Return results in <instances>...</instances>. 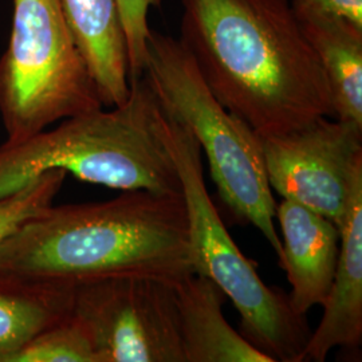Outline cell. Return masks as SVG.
I'll list each match as a JSON object with an SVG mask.
<instances>
[{
	"label": "cell",
	"instance_id": "obj_2",
	"mask_svg": "<svg viewBox=\"0 0 362 362\" xmlns=\"http://www.w3.org/2000/svg\"><path fill=\"white\" fill-rule=\"evenodd\" d=\"M0 267L78 286L116 276L177 284L194 274L182 194L128 191L43 209L0 246Z\"/></svg>",
	"mask_w": 362,
	"mask_h": 362
},
{
	"label": "cell",
	"instance_id": "obj_16",
	"mask_svg": "<svg viewBox=\"0 0 362 362\" xmlns=\"http://www.w3.org/2000/svg\"><path fill=\"white\" fill-rule=\"evenodd\" d=\"M66 176L62 169H50L13 194L0 197V246L43 209L52 206Z\"/></svg>",
	"mask_w": 362,
	"mask_h": 362
},
{
	"label": "cell",
	"instance_id": "obj_1",
	"mask_svg": "<svg viewBox=\"0 0 362 362\" xmlns=\"http://www.w3.org/2000/svg\"><path fill=\"white\" fill-rule=\"evenodd\" d=\"M180 42L215 98L260 137L334 117L324 69L287 0H181Z\"/></svg>",
	"mask_w": 362,
	"mask_h": 362
},
{
	"label": "cell",
	"instance_id": "obj_4",
	"mask_svg": "<svg viewBox=\"0 0 362 362\" xmlns=\"http://www.w3.org/2000/svg\"><path fill=\"white\" fill-rule=\"evenodd\" d=\"M144 78L165 115L192 133L233 216L252 224L281 254L276 203L266 176L262 137L215 98L180 39L151 30Z\"/></svg>",
	"mask_w": 362,
	"mask_h": 362
},
{
	"label": "cell",
	"instance_id": "obj_3",
	"mask_svg": "<svg viewBox=\"0 0 362 362\" xmlns=\"http://www.w3.org/2000/svg\"><path fill=\"white\" fill-rule=\"evenodd\" d=\"M64 119L21 143L0 146V197L46 170L124 192L182 194L167 143L168 117L148 81L130 82L124 104Z\"/></svg>",
	"mask_w": 362,
	"mask_h": 362
},
{
	"label": "cell",
	"instance_id": "obj_5",
	"mask_svg": "<svg viewBox=\"0 0 362 362\" xmlns=\"http://www.w3.org/2000/svg\"><path fill=\"white\" fill-rule=\"evenodd\" d=\"M167 143L180 176L194 274L219 286L240 315L242 336L272 362L305 361L311 336L306 317L293 310L287 294L262 281L233 242L208 194L192 133L168 117Z\"/></svg>",
	"mask_w": 362,
	"mask_h": 362
},
{
	"label": "cell",
	"instance_id": "obj_18",
	"mask_svg": "<svg viewBox=\"0 0 362 362\" xmlns=\"http://www.w3.org/2000/svg\"><path fill=\"white\" fill-rule=\"evenodd\" d=\"M296 11H315L348 19L362 27V0H293Z\"/></svg>",
	"mask_w": 362,
	"mask_h": 362
},
{
	"label": "cell",
	"instance_id": "obj_11",
	"mask_svg": "<svg viewBox=\"0 0 362 362\" xmlns=\"http://www.w3.org/2000/svg\"><path fill=\"white\" fill-rule=\"evenodd\" d=\"M175 288L184 362H272L227 322L215 282L192 274Z\"/></svg>",
	"mask_w": 362,
	"mask_h": 362
},
{
	"label": "cell",
	"instance_id": "obj_15",
	"mask_svg": "<svg viewBox=\"0 0 362 362\" xmlns=\"http://www.w3.org/2000/svg\"><path fill=\"white\" fill-rule=\"evenodd\" d=\"M4 362H98L86 329L73 313L45 329Z\"/></svg>",
	"mask_w": 362,
	"mask_h": 362
},
{
	"label": "cell",
	"instance_id": "obj_9",
	"mask_svg": "<svg viewBox=\"0 0 362 362\" xmlns=\"http://www.w3.org/2000/svg\"><path fill=\"white\" fill-rule=\"evenodd\" d=\"M281 227L279 266L291 287L288 300L298 315L324 306L336 272L339 230L322 215L294 202L285 200L275 207Z\"/></svg>",
	"mask_w": 362,
	"mask_h": 362
},
{
	"label": "cell",
	"instance_id": "obj_8",
	"mask_svg": "<svg viewBox=\"0 0 362 362\" xmlns=\"http://www.w3.org/2000/svg\"><path fill=\"white\" fill-rule=\"evenodd\" d=\"M262 149L272 189L339 228L353 187L362 179V128L321 117L299 129L262 137Z\"/></svg>",
	"mask_w": 362,
	"mask_h": 362
},
{
	"label": "cell",
	"instance_id": "obj_7",
	"mask_svg": "<svg viewBox=\"0 0 362 362\" xmlns=\"http://www.w3.org/2000/svg\"><path fill=\"white\" fill-rule=\"evenodd\" d=\"M175 285L116 276L76 286L73 315L98 362H184Z\"/></svg>",
	"mask_w": 362,
	"mask_h": 362
},
{
	"label": "cell",
	"instance_id": "obj_6",
	"mask_svg": "<svg viewBox=\"0 0 362 362\" xmlns=\"http://www.w3.org/2000/svg\"><path fill=\"white\" fill-rule=\"evenodd\" d=\"M104 107L61 0H13L0 57V117L6 143L25 141L66 118Z\"/></svg>",
	"mask_w": 362,
	"mask_h": 362
},
{
	"label": "cell",
	"instance_id": "obj_12",
	"mask_svg": "<svg viewBox=\"0 0 362 362\" xmlns=\"http://www.w3.org/2000/svg\"><path fill=\"white\" fill-rule=\"evenodd\" d=\"M71 34L95 83L101 104L129 95L128 45L117 0H61Z\"/></svg>",
	"mask_w": 362,
	"mask_h": 362
},
{
	"label": "cell",
	"instance_id": "obj_13",
	"mask_svg": "<svg viewBox=\"0 0 362 362\" xmlns=\"http://www.w3.org/2000/svg\"><path fill=\"white\" fill-rule=\"evenodd\" d=\"M293 11L324 69L334 118L362 128V27L329 13Z\"/></svg>",
	"mask_w": 362,
	"mask_h": 362
},
{
	"label": "cell",
	"instance_id": "obj_14",
	"mask_svg": "<svg viewBox=\"0 0 362 362\" xmlns=\"http://www.w3.org/2000/svg\"><path fill=\"white\" fill-rule=\"evenodd\" d=\"M76 286L39 281L0 267V362L73 313Z\"/></svg>",
	"mask_w": 362,
	"mask_h": 362
},
{
	"label": "cell",
	"instance_id": "obj_17",
	"mask_svg": "<svg viewBox=\"0 0 362 362\" xmlns=\"http://www.w3.org/2000/svg\"><path fill=\"white\" fill-rule=\"evenodd\" d=\"M163 0H117L128 45L130 82L143 77L146 40L151 34L148 15L152 8H160Z\"/></svg>",
	"mask_w": 362,
	"mask_h": 362
},
{
	"label": "cell",
	"instance_id": "obj_10",
	"mask_svg": "<svg viewBox=\"0 0 362 362\" xmlns=\"http://www.w3.org/2000/svg\"><path fill=\"white\" fill-rule=\"evenodd\" d=\"M336 272L324 314L311 332L305 361L324 362L336 348H358L362 342V179L356 181L339 226Z\"/></svg>",
	"mask_w": 362,
	"mask_h": 362
}]
</instances>
